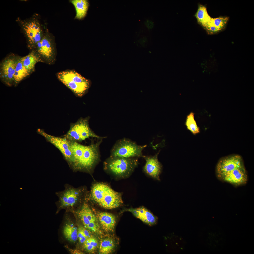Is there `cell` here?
<instances>
[{"label":"cell","mask_w":254,"mask_h":254,"mask_svg":"<svg viewBox=\"0 0 254 254\" xmlns=\"http://www.w3.org/2000/svg\"><path fill=\"white\" fill-rule=\"evenodd\" d=\"M21 60L23 65L31 74L35 71V66L37 63H44L34 50L30 51L27 55L21 57Z\"/></svg>","instance_id":"cell-18"},{"label":"cell","mask_w":254,"mask_h":254,"mask_svg":"<svg viewBox=\"0 0 254 254\" xmlns=\"http://www.w3.org/2000/svg\"><path fill=\"white\" fill-rule=\"evenodd\" d=\"M147 146L139 145L129 139L123 138L116 142L111 150L110 156L124 158L143 157L142 151Z\"/></svg>","instance_id":"cell-8"},{"label":"cell","mask_w":254,"mask_h":254,"mask_svg":"<svg viewBox=\"0 0 254 254\" xmlns=\"http://www.w3.org/2000/svg\"><path fill=\"white\" fill-rule=\"evenodd\" d=\"M77 235L79 242L81 243H83L87 238L83 231L81 227L78 229Z\"/></svg>","instance_id":"cell-29"},{"label":"cell","mask_w":254,"mask_h":254,"mask_svg":"<svg viewBox=\"0 0 254 254\" xmlns=\"http://www.w3.org/2000/svg\"><path fill=\"white\" fill-rule=\"evenodd\" d=\"M63 190L55 193L59 198V209L73 208L78 203L86 198L88 192L84 186L75 188L66 184Z\"/></svg>","instance_id":"cell-5"},{"label":"cell","mask_w":254,"mask_h":254,"mask_svg":"<svg viewBox=\"0 0 254 254\" xmlns=\"http://www.w3.org/2000/svg\"><path fill=\"white\" fill-rule=\"evenodd\" d=\"M137 158L110 156L104 163V169L118 177L126 178L131 175L138 165Z\"/></svg>","instance_id":"cell-4"},{"label":"cell","mask_w":254,"mask_h":254,"mask_svg":"<svg viewBox=\"0 0 254 254\" xmlns=\"http://www.w3.org/2000/svg\"><path fill=\"white\" fill-rule=\"evenodd\" d=\"M124 211L131 213L136 217L150 226L154 225L157 223V217L143 206L135 208H131L125 209Z\"/></svg>","instance_id":"cell-16"},{"label":"cell","mask_w":254,"mask_h":254,"mask_svg":"<svg viewBox=\"0 0 254 254\" xmlns=\"http://www.w3.org/2000/svg\"><path fill=\"white\" fill-rule=\"evenodd\" d=\"M144 24L146 27L149 30L152 29L154 25L153 22L151 20L149 19H147L145 20Z\"/></svg>","instance_id":"cell-30"},{"label":"cell","mask_w":254,"mask_h":254,"mask_svg":"<svg viewBox=\"0 0 254 254\" xmlns=\"http://www.w3.org/2000/svg\"><path fill=\"white\" fill-rule=\"evenodd\" d=\"M207 228L205 239L206 244L212 251L218 252L222 250L226 242V237L223 229L219 226L213 225Z\"/></svg>","instance_id":"cell-11"},{"label":"cell","mask_w":254,"mask_h":254,"mask_svg":"<svg viewBox=\"0 0 254 254\" xmlns=\"http://www.w3.org/2000/svg\"><path fill=\"white\" fill-rule=\"evenodd\" d=\"M185 124L187 129L193 134L195 135L200 132L199 128L194 119V114L193 112H191L187 115Z\"/></svg>","instance_id":"cell-24"},{"label":"cell","mask_w":254,"mask_h":254,"mask_svg":"<svg viewBox=\"0 0 254 254\" xmlns=\"http://www.w3.org/2000/svg\"><path fill=\"white\" fill-rule=\"evenodd\" d=\"M71 253L73 254H83V253L79 250H71Z\"/></svg>","instance_id":"cell-31"},{"label":"cell","mask_w":254,"mask_h":254,"mask_svg":"<svg viewBox=\"0 0 254 254\" xmlns=\"http://www.w3.org/2000/svg\"><path fill=\"white\" fill-rule=\"evenodd\" d=\"M103 139H98L95 143L92 141L88 146L70 142L74 157L73 162L70 168L73 171L92 174L100 160L99 146Z\"/></svg>","instance_id":"cell-1"},{"label":"cell","mask_w":254,"mask_h":254,"mask_svg":"<svg viewBox=\"0 0 254 254\" xmlns=\"http://www.w3.org/2000/svg\"><path fill=\"white\" fill-rule=\"evenodd\" d=\"M218 178L223 181L235 186L245 184L248 180L247 175L244 167L226 173Z\"/></svg>","instance_id":"cell-14"},{"label":"cell","mask_w":254,"mask_h":254,"mask_svg":"<svg viewBox=\"0 0 254 254\" xmlns=\"http://www.w3.org/2000/svg\"><path fill=\"white\" fill-rule=\"evenodd\" d=\"M96 216L102 228L105 231H113L116 223V218L113 214L105 212L97 211Z\"/></svg>","instance_id":"cell-17"},{"label":"cell","mask_w":254,"mask_h":254,"mask_svg":"<svg viewBox=\"0 0 254 254\" xmlns=\"http://www.w3.org/2000/svg\"><path fill=\"white\" fill-rule=\"evenodd\" d=\"M41 133L61 153L70 167L74 161V157L71 151L70 142L65 137H56L49 135L44 131Z\"/></svg>","instance_id":"cell-12"},{"label":"cell","mask_w":254,"mask_h":254,"mask_svg":"<svg viewBox=\"0 0 254 254\" xmlns=\"http://www.w3.org/2000/svg\"><path fill=\"white\" fill-rule=\"evenodd\" d=\"M244 167L242 159L238 155L228 156L221 159L216 167L218 178L221 175L235 169Z\"/></svg>","instance_id":"cell-13"},{"label":"cell","mask_w":254,"mask_h":254,"mask_svg":"<svg viewBox=\"0 0 254 254\" xmlns=\"http://www.w3.org/2000/svg\"><path fill=\"white\" fill-rule=\"evenodd\" d=\"M86 228L93 232L97 233H100L98 223L91 222L88 226Z\"/></svg>","instance_id":"cell-28"},{"label":"cell","mask_w":254,"mask_h":254,"mask_svg":"<svg viewBox=\"0 0 254 254\" xmlns=\"http://www.w3.org/2000/svg\"><path fill=\"white\" fill-rule=\"evenodd\" d=\"M57 75L60 81L79 96H83L89 88L88 80L75 71H61Z\"/></svg>","instance_id":"cell-6"},{"label":"cell","mask_w":254,"mask_h":254,"mask_svg":"<svg viewBox=\"0 0 254 254\" xmlns=\"http://www.w3.org/2000/svg\"><path fill=\"white\" fill-rule=\"evenodd\" d=\"M203 27L206 29L207 32L210 34L215 33L220 31L212 22L211 19Z\"/></svg>","instance_id":"cell-27"},{"label":"cell","mask_w":254,"mask_h":254,"mask_svg":"<svg viewBox=\"0 0 254 254\" xmlns=\"http://www.w3.org/2000/svg\"><path fill=\"white\" fill-rule=\"evenodd\" d=\"M83 244L84 248L87 251L91 252L95 251L99 246L97 239L92 235H91L88 238Z\"/></svg>","instance_id":"cell-25"},{"label":"cell","mask_w":254,"mask_h":254,"mask_svg":"<svg viewBox=\"0 0 254 254\" xmlns=\"http://www.w3.org/2000/svg\"><path fill=\"white\" fill-rule=\"evenodd\" d=\"M228 20L227 17H219L215 18H212L211 21L214 25L220 30L225 28Z\"/></svg>","instance_id":"cell-26"},{"label":"cell","mask_w":254,"mask_h":254,"mask_svg":"<svg viewBox=\"0 0 254 254\" xmlns=\"http://www.w3.org/2000/svg\"><path fill=\"white\" fill-rule=\"evenodd\" d=\"M20 56L12 53L6 56L0 63V79L6 86H13L14 75L16 65Z\"/></svg>","instance_id":"cell-10"},{"label":"cell","mask_w":254,"mask_h":254,"mask_svg":"<svg viewBox=\"0 0 254 254\" xmlns=\"http://www.w3.org/2000/svg\"><path fill=\"white\" fill-rule=\"evenodd\" d=\"M77 230L73 224H67L64 228L63 234L67 240L71 242H75L78 238Z\"/></svg>","instance_id":"cell-23"},{"label":"cell","mask_w":254,"mask_h":254,"mask_svg":"<svg viewBox=\"0 0 254 254\" xmlns=\"http://www.w3.org/2000/svg\"><path fill=\"white\" fill-rule=\"evenodd\" d=\"M195 16L198 23L203 27L210 21L212 18L208 14L206 7L201 4L198 5Z\"/></svg>","instance_id":"cell-21"},{"label":"cell","mask_w":254,"mask_h":254,"mask_svg":"<svg viewBox=\"0 0 254 254\" xmlns=\"http://www.w3.org/2000/svg\"><path fill=\"white\" fill-rule=\"evenodd\" d=\"M16 21L26 38L28 48L30 51L34 49L44 34L39 14L35 13L30 18L24 20L18 17Z\"/></svg>","instance_id":"cell-3"},{"label":"cell","mask_w":254,"mask_h":254,"mask_svg":"<svg viewBox=\"0 0 254 254\" xmlns=\"http://www.w3.org/2000/svg\"><path fill=\"white\" fill-rule=\"evenodd\" d=\"M33 50L37 53L44 63L49 65L54 63L56 52L54 38L48 31L44 33L43 38Z\"/></svg>","instance_id":"cell-9"},{"label":"cell","mask_w":254,"mask_h":254,"mask_svg":"<svg viewBox=\"0 0 254 254\" xmlns=\"http://www.w3.org/2000/svg\"><path fill=\"white\" fill-rule=\"evenodd\" d=\"M158 153L152 156H143L146 160L143 168L145 172L148 175L158 180H160L159 176L162 169V166L159 161Z\"/></svg>","instance_id":"cell-15"},{"label":"cell","mask_w":254,"mask_h":254,"mask_svg":"<svg viewBox=\"0 0 254 254\" xmlns=\"http://www.w3.org/2000/svg\"><path fill=\"white\" fill-rule=\"evenodd\" d=\"M20 56L18 59L14 75L13 86L16 87L22 81L31 74L23 65Z\"/></svg>","instance_id":"cell-19"},{"label":"cell","mask_w":254,"mask_h":254,"mask_svg":"<svg viewBox=\"0 0 254 254\" xmlns=\"http://www.w3.org/2000/svg\"><path fill=\"white\" fill-rule=\"evenodd\" d=\"M88 117L81 118L71 124L67 133L63 136L71 142H80L90 137L98 139L105 138L95 134L91 129L89 124Z\"/></svg>","instance_id":"cell-7"},{"label":"cell","mask_w":254,"mask_h":254,"mask_svg":"<svg viewBox=\"0 0 254 254\" xmlns=\"http://www.w3.org/2000/svg\"><path fill=\"white\" fill-rule=\"evenodd\" d=\"M87 198L107 209L118 207L123 203L121 193L114 191L107 185L102 183H95L92 185Z\"/></svg>","instance_id":"cell-2"},{"label":"cell","mask_w":254,"mask_h":254,"mask_svg":"<svg viewBox=\"0 0 254 254\" xmlns=\"http://www.w3.org/2000/svg\"><path fill=\"white\" fill-rule=\"evenodd\" d=\"M70 2L74 5L76 11L75 18L81 19L86 16L89 4L87 0H72Z\"/></svg>","instance_id":"cell-20"},{"label":"cell","mask_w":254,"mask_h":254,"mask_svg":"<svg viewBox=\"0 0 254 254\" xmlns=\"http://www.w3.org/2000/svg\"><path fill=\"white\" fill-rule=\"evenodd\" d=\"M115 243L112 238H107L101 240L99 251L102 254H109L111 253L115 248Z\"/></svg>","instance_id":"cell-22"}]
</instances>
